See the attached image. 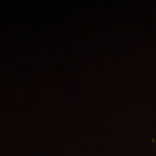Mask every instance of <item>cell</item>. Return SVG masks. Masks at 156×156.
<instances>
[]
</instances>
